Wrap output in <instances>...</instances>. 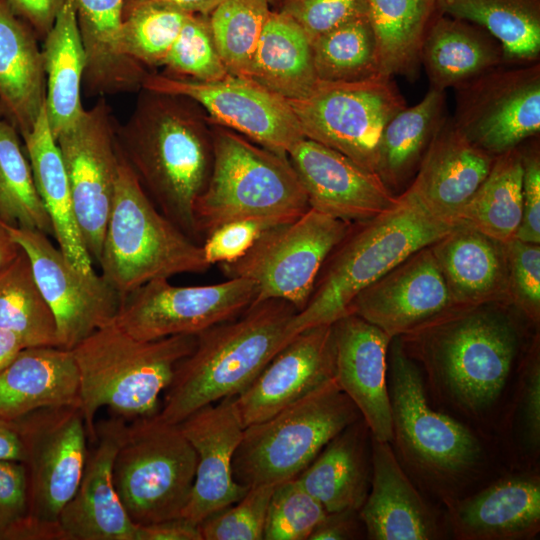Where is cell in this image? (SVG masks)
Segmentation results:
<instances>
[{
    "label": "cell",
    "instance_id": "obj_1",
    "mask_svg": "<svg viewBox=\"0 0 540 540\" xmlns=\"http://www.w3.org/2000/svg\"><path fill=\"white\" fill-rule=\"evenodd\" d=\"M514 307H456L399 336L431 390L463 415L480 419L502 398L522 344Z\"/></svg>",
    "mask_w": 540,
    "mask_h": 540
},
{
    "label": "cell",
    "instance_id": "obj_2",
    "mask_svg": "<svg viewBox=\"0 0 540 540\" xmlns=\"http://www.w3.org/2000/svg\"><path fill=\"white\" fill-rule=\"evenodd\" d=\"M116 139L156 208L201 245L194 208L210 177L213 144L211 123L200 106L142 88L128 120L116 126Z\"/></svg>",
    "mask_w": 540,
    "mask_h": 540
},
{
    "label": "cell",
    "instance_id": "obj_3",
    "mask_svg": "<svg viewBox=\"0 0 540 540\" xmlns=\"http://www.w3.org/2000/svg\"><path fill=\"white\" fill-rule=\"evenodd\" d=\"M297 312L287 301L264 300L197 334L164 391L158 417L179 424L199 408L241 393L297 334Z\"/></svg>",
    "mask_w": 540,
    "mask_h": 540
},
{
    "label": "cell",
    "instance_id": "obj_4",
    "mask_svg": "<svg viewBox=\"0 0 540 540\" xmlns=\"http://www.w3.org/2000/svg\"><path fill=\"white\" fill-rule=\"evenodd\" d=\"M452 227L431 215L408 188L389 210L352 223L325 259L309 300L297 312L295 332L333 324L347 314L363 289Z\"/></svg>",
    "mask_w": 540,
    "mask_h": 540
},
{
    "label": "cell",
    "instance_id": "obj_5",
    "mask_svg": "<svg viewBox=\"0 0 540 540\" xmlns=\"http://www.w3.org/2000/svg\"><path fill=\"white\" fill-rule=\"evenodd\" d=\"M195 343L196 335L139 340L113 322L77 344L72 353L89 438L96 440L95 416L103 407L125 420L158 414L160 395Z\"/></svg>",
    "mask_w": 540,
    "mask_h": 540
},
{
    "label": "cell",
    "instance_id": "obj_6",
    "mask_svg": "<svg viewBox=\"0 0 540 540\" xmlns=\"http://www.w3.org/2000/svg\"><path fill=\"white\" fill-rule=\"evenodd\" d=\"M210 123L212 169L194 208L196 229L202 242L206 235L230 221L270 218L287 223L310 209L305 190L288 157Z\"/></svg>",
    "mask_w": 540,
    "mask_h": 540
},
{
    "label": "cell",
    "instance_id": "obj_7",
    "mask_svg": "<svg viewBox=\"0 0 540 540\" xmlns=\"http://www.w3.org/2000/svg\"><path fill=\"white\" fill-rule=\"evenodd\" d=\"M98 264L122 296L157 278L210 268L202 246L156 208L121 152Z\"/></svg>",
    "mask_w": 540,
    "mask_h": 540
},
{
    "label": "cell",
    "instance_id": "obj_8",
    "mask_svg": "<svg viewBox=\"0 0 540 540\" xmlns=\"http://www.w3.org/2000/svg\"><path fill=\"white\" fill-rule=\"evenodd\" d=\"M359 418V410L333 378L244 428L233 457L234 478L247 488L296 478L333 437Z\"/></svg>",
    "mask_w": 540,
    "mask_h": 540
},
{
    "label": "cell",
    "instance_id": "obj_9",
    "mask_svg": "<svg viewBox=\"0 0 540 540\" xmlns=\"http://www.w3.org/2000/svg\"><path fill=\"white\" fill-rule=\"evenodd\" d=\"M197 456L178 424L158 415L125 425L113 462V482L136 525L181 517L192 491Z\"/></svg>",
    "mask_w": 540,
    "mask_h": 540
},
{
    "label": "cell",
    "instance_id": "obj_10",
    "mask_svg": "<svg viewBox=\"0 0 540 540\" xmlns=\"http://www.w3.org/2000/svg\"><path fill=\"white\" fill-rule=\"evenodd\" d=\"M392 440L403 460L432 480H457L482 459L478 438L459 421L433 410L416 362L393 337L387 353Z\"/></svg>",
    "mask_w": 540,
    "mask_h": 540
},
{
    "label": "cell",
    "instance_id": "obj_11",
    "mask_svg": "<svg viewBox=\"0 0 540 540\" xmlns=\"http://www.w3.org/2000/svg\"><path fill=\"white\" fill-rule=\"evenodd\" d=\"M15 423L23 446L30 519L42 540H63L57 520L78 488L88 456L80 405L41 408Z\"/></svg>",
    "mask_w": 540,
    "mask_h": 540
},
{
    "label": "cell",
    "instance_id": "obj_12",
    "mask_svg": "<svg viewBox=\"0 0 540 540\" xmlns=\"http://www.w3.org/2000/svg\"><path fill=\"white\" fill-rule=\"evenodd\" d=\"M287 101L305 138L375 173L383 129L406 107L392 77L385 75L354 82L319 80L308 96Z\"/></svg>",
    "mask_w": 540,
    "mask_h": 540
},
{
    "label": "cell",
    "instance_id": "obj_13",
    "mask_svg": "<svg viewBox=\"0 0 540 540\" xmlns=\"http://www.w3.org/2000/svg\"><path fill=\"white\" fill-rule=\"evenodd\" d=\"M351 224L310 208L299 218L266 230L241 258L220 264V269L227 278H246L256 284L253 303L279 299L299 312L325 259Z\"/></svg>",
    "mask_w": 540,
    "mask_h": 540
},
{
    "label": "cell",
    "instance_id": "obj_14",
    "mask_svg": "<svg viewBox=\"0 0 540 540\" xmlns=\"http://www.w3.org/2000/svg\"><path fill=\"white\" fill-rule=\"evenodd\" d=\"M257 292L246 278L199 286H176L168 278H157L122 296L114 322L139 340L197 335L240 315Z\"/></svg>",
    "mask_w": 540,
    "mask_h": 540
},
{
    "label": "cell",
    "instance_id": "obj_15",
    "mask_svg": "<svg viewBox=\"0 0 540 540\" xmlns=\"http://www.w3.org/2000/svg\"><path fill=\"white\" fill-rule=\"evenodd\" d=\"M457 129L498 156L540 131V65L496 67L456 88Z\"/></svg>",
    "mask_w": 540,
    "mask_h": 540
},
{
    "label": "cell",
    "instance_id": "obj_16",
    "mask_svg": "<svg viewBox=\"0 0 540 540\" xmlns=\"http://www.w3.org/2000/svg\"><path fill=\"white\" fill-rule=\"evenodd\" d=\"M142 88L186 97L197 103L211 122L284 157L304 138L288 101L249 78L228 75L198 81L148 72Z\"/></svg>",
    "mask_w": 540,
    "mask_h": 540
},
{
    "label": "cell",
    "instance_id": "obj_17",
    "mask_svg": "<svg viewBox=\"0 0 540 540\" xmlns=\"http://www.w3.org/2000/svg\"><path fill=\"white\" fill-rule=\"evenodd\" d=\"M66 168L74 210L86 249L99 261L118 177L116 124L106 100L84 111L56 138Z\"/></svg>",
    "mask_w": 540,
    "mask_h": 540
},
{
    "label": "cell",
    "instance_id": "obj_18",
    "mask_svg": "<svg viewBox=\"0 0 540 540\" xmlns=\"http://www.w3.org/2000/svg\"><path fill=\"white\" fill-rule=\"evenodd\" d=\"M6 227L27 254L36 282L54 314L59 347L72 350L94 331L114 322L122 295L101 273L78 271L40 231Z\"/></svg>",
    "mask_w": 540,
    "mask_h": 540
},
{
    "label": "cell",
    "instance_id": "obj_19",
    "mask_svg": "<svg viewBox=\"0 0 540 540\" xmlns=\"http://www.w3.org/2000/svg\"><path fill=\"white\" fill-rule=\"evenodd\" d=\"M458 306L430 245L419 249L363 289L347 314L399 337Z\"/></svg>",
    "mask_w": 540,
    "mask_h": 540
},
{
    "label": "cell",
    "instance_id": "obj_20",
    "mask_svg": "<svg viewBox=\"0 0 540 540\" xmlns=\"http://www.w3.org/2000/svg\"><path fill=\"white\" fill-rule=\"evenodd\" d=\"M335 377L333 324L298 332L241 393L232 397L243 428L261 422Z\"/></svg>",
    "mask_w": 540,
    "mask_h": 540
},
{
    "label": "cell",
    "instance_id": "obj_21",
    "mask_svg": "<svg viewBox=\"0 0 540 540\" xmlns=\"http://www.w3.org/2000/svg\"><path fill=\"white\" fill-rule=\"evenodd\" d=\"M308 198L310 208L350 223L373 218L397 197L380 176L342 153L308 138L287 155Z\"/></svg>",
    "mask_w": 540,
    "mask_h": 540
},
{
    "label": "cell",
    "instance_id": "obj_22",
    "mask_svg": "<svg viewBox=\"0 0 540 540\" xmlns=\"http://www.w3.org/2000/svg\"><path fill=\"white\" fill-rule=\"evenodd\" d=\"M178 426L197 456L194 484L181 517L199 525L248 489L235 480L232 466L244 428L232 397L199 408Z\"/></svg>",
    "mask_w": 540,
    "mask_h": 540
},
{
    "label": "cell",
    "instance_id": "obj_23",
    "mask_svg": "<svg viewBox=\"0 0 540 540\" xmlns=\"http://www.w3.org/2000/svg\"><path fill=\"white\" fill-rule=\"evenodd\" d=\"M125 425L117 416L96 424V446L88 451L78 488L57 520L63 540H137L138 525L123 507L112 474Z\"/></svg>",
    "mask_w": 540,
    "mask_h": 540
},
{
    "label": "cell",
    "instance_id": "obj_24",
    "mask_svg": "<svg viewBox=\"0 0 540 540\" xmlns=\"http://www.w3.org/2000/svg\"><path fill=\"white\" fill-rule=\"evenodd\" d=\"M335 380L359 410L371 436L392 440L387 353L392 337L355 314L333 323Z\"/></svg>",
    "mask_w": 540,
    "mask_h": 540
},
{
    "label": "cell",
    "instance_id": "obj_25",
    "mask_svg": "<svg viewBox=\"0 0 540 540\" xmlns=\"http://www.w3.org/2000/svg\"><path fill=\"white\" fill-rule=\"evenodd\" d=\"M495 157L444 117L408 189L431 215L454 226L459 211L488 176Z\"/></svg>",
    "mask_w": 540,
    "mask_h": 540
},
{
    "label": "cell",
    "instance_id": "obj_26",
    "mask_svg": "<svg viewBox=\"0 0 540 540\" xmlns=\"http://www.w3.org/2000/svg\"><path fill=\"white\" fill-rule=\"evenodd\" d=\"M372 475L359 510L371 540H430L439 529L430 507L410 481L390 442L371 436Z\"/></svg>",
    "mask_w": 540,
    "mask_h": 540
},
{
    "label": "cell",
    "instance_id": "obj_27",
    "mask_svg": "<svg viewBox=\"0 0 540 540\" xmlns=\"http://www.w3.org/2000/svg\"><path fill=\"white\" fill-rule=\"evenodd\" d=\"M446 502L457 539L522 540L540 531L538 475L508 477L473 496Z\"/></svg>",
    "mask_w": 540,
    "mask_h": 540
},
{
    "label": "cell",
    "instance_id": "obj_28",
    "mask_svg": "<svg viewBox=\"0 0 540 540\" xmlns=\"http://www.w3.org/2000/svg\"><path fill=\"white\" fill-rule=\"evenodd\" d=\"M430 249L458 306L511 305L505 243L456 223Z\"/></svg>",
    "mask_w": 540,
    "mask_h": 540
},
{
    "label": "cell",
    "instance_id": "obj_29",
    "mask_svg": "<svg viewBox=\"0 0 540 540\" xmlns=\"http://www.w3.org/2000/svg\"><path fill=\"white\" fill-rule=\"evenodd\" d=\"M80 405L72 350L26 347L0 371V418L15 421L35 410Z\"/></svg>",
    "mask_w": 540,
    "mask_h": 540
},
{
    "label": "cell",
    "instance_id": "obj_30",
    "mask_svg": "<svg viewBox=\"0 0 540 540\" xmlns=\"http://www.w3.org/2000/svg\"><path fill=\"white\" fill-rule=\"evenodd\" d=\"M86 66L88 96L142 89L148 71L123 55L120 45L125 0H72Z\"/></svg>",
    "mask_w": 540,
    "mask_h": 540
},
{
    "label": "cell",
    "instance_id": "obj_31",
    "mask_svg": "<svg viewBox=\"0 0 540 540\" xmlns=\"http://www.w3.org/2000/svg\"><path fill=\"white\" fill-rule=\"evenodd\" d=\"M371 434L361 417L333 437L296 477L326 512L360 510L370 489Z\"/></svg>",
    "mask_w": 540,
    "mask_h": 540
},
{
    "label": "cell",
    "instance_id": "obj_32",
    "mask_svg": "<svg viewBox=\"0 0 540 540\" xmlns=\"http://www.w3.org/2000/svg\"><path fill=\"white\" fill-rule=\"evenodd\" d=\"M46 78L34 31L0 0V101L21 136L35 125L44 105Z\"/></svg>",
    "mask_w": 540,
    "mask_h": 540
},
{
    "label": "cell",
    "instance_id": "obj_33",
    "mask_svg": "<svg viewBox=\"0 0 540 540\" xmlns=\"http://www.w3.org/2000/svg\"><path fill=\"white\" fill-rule=\"evenodd\" d=\"M24 148L35 184L50 217L59 249L84 274L94 270L79 228L68 175L47 119L45 105L33 128L24 136Z\"/></svg>",
    "mask_w": 540,
    "mask_h": 540
},
{
    "label": "cell",
    "instance_id": "obj_34",
    "mask_svg": "<svg viewBox=\"0 0 540 540\" xmlns=\"http://www.w3.org/2000/svg\"><path fill=\"white\" fill-rule=\"evenodd\" d=\"M505 62L499 42L482 27L438 13L424 38L420 63L431 88H456Z\"/></svg>",
    "mask_w": 540,
    "mask_h": 540
},
{
    "label": "cell",
    "instance_id": "obj_35",
    "mask_svg": "<svg viewBox=\"0 0 540 540\" xmlns=\"http://www.w3.org/2000/svg\"><path fill=\"white\" fill-rule=\"evenodd\" d=\"M41 51L46 78L45 111L56 139L74 127L85 111L81 87L86 59L72 0L61 8L43 39Z\"/></svg>",
    "mask_w": 540,
    "mask_h": 540
},
{
    "label": "cell",
    "instance_id": "obj_36",
    "mask_svg": "<svg viewBox=\"0 0 540 540\" xmlns=\"http://www.w3.org/2000/svg\"><path fill=\"white\" fill-rule=\"evenodd\" d=\"M248 78L286 100L308 96L319 83L308 36L280 11L269 14Z\"/></svg>",
    "mask_w": 540,
    "mask_h": 540
},
{
    "label": "cell",
    "instance_id": "obj_37",
    "mask_svg": "<svg viewBox=\"0 0 540 540\" xmlns=\"http://www.w3.org/2000/svg\"><path fill=\"white\" fill-rule=\"evenodd\" d=\"M381 75L413 76L437 0H366Z\"/></svg>",
    "mask_w": 540,
    "mask_h": 540
},
{
    "label": "cell",
    "instance_id": "obj_38",
    "mask_svg": "<svg viewBox=\"0 0 540 540\" xmlns=\"http://www.w3.org/2000/svg\"><path fill=\"white\" fill-rule=\"evenodd\" d=\"M444 91L430 88L423 99L394 115L383 129L376 173L397 190L417 172L421 160L443 120Z\"/></svg>",
    "mask_w": 540,
    "mask_h": 540
},
{
    "label": "cell",
    "instance_id": "obj_39",
    "mask_svg": "<svg viewBox=\"0 0 540 540\" xmlns=\"http://www.w3.org/2000/svg\"><path fill=\"white\" fill-rule=\"evenodd\" d=\"M439 13L485 29L505 61L530 64L540 55V0H437Z\"/></svg>",
    "mask_w": 540,
    "mask_h": 540
},
{
    "label": "cell",
    "instance_id": "obj_40",
    "mask_svg": "<svg viewBox=\"0 0 540 540\" xmlns=\"http://www.w3.org/2000/svg\"><path fill=\"white\" fill-rule=\"evenodd\" d=\"M522 176L520 146L496 156L488 176L459 211L456 223L503 243L515 238L522 219Z\"/></svg>",
    "mask_w": 540,
    "mask_h": 540
},
{
    "label": "cell",
    "instance_id": "obj_41",
    "mask_svg": "<svg viewBox=\"0 0 540 540\" xmlns=\"http://www.w3.org/2000/svg\"><path fill=\"white\" fill-rule=\"evenodd\" d=\"M0 329L26 347H59L54 314L34 277L24 250L0 273Z\"/></svg>",
    "mask_w": 540,
    "mask_h": 540
},
{
    "label": "cell",
    "instance_id": "obj_42",
    "mask_svg": "<svg viewBox=\"0 0 540 540\" xmlns=\"http://www.w3.org/2000/svg\"><path fill=\"white\" fill-rule=\"evenodd\" d=\"M0 221L53 236V227L38 193L20 133L0 119Z\"/></svg>",
    "mask_w": 540,
    "mask_h": 540
},
{
    "label": "cell",
    "instance_id": "obj_43",
    "mask_svg": "<svg viewBox=\"0 0 540 540\" xmlns=\"http://www.w3.org/2000/svg\"><path fill=\"white\" fill-rule=\"evenodd\" d=\"M310 43L314 69L320 81L354 82L381 75L367 17L349 21Z\"/></svg>",
    "mask_w": 540,
    "mask_h": 540
},
{
    "label": "cell",
    "instance_id": "obj_44",
    "mask_svg": "<svg viewBox=\"0 0 540 540\" xmlns=\"http://www.w3.org/2000/svg\"><path fill=\"white\" fill-rule=\"evenodd\" d=\"M270 12L268 0H221L209 13L214 43L229 75L248 78Z\"/></svg>",
    "mask_w": 540,
    "mask_h": 540
},
{
    "label": "cell",
    "instance_id": "obj_45",
    "mask_svg": "<svg viewBox=\"0 0 540 540\" xmlns=\"http://www.w3.org/2000/svg\"><path fill=\"white\" fill-rule=\"evenodd\" d=\"M188 16L159 4L124 8L120 37L123 55L143 67L162 66Z\"/></svg>",
    "mask_w": 540,
    "mask_h": 540
},
{
    "label": "cell",
    "instance_id": "obj_46",
    "mask_svg": "<svg viewBox=\"0 0 540 540\" xmlns=\"http://www.w3.org/2000/svg\"><path fill=\"white\" fill-rule=\"evenodd\" d=\"M162 66L168 75L198 81L229 75L216 49L208 15L189 14Z\"/></svg>",
    "mask_w": 540,
    "mask_h": 540
},
{
    "label": "cell",
    "instance_id": "obj_47",
    "mask_svg": "<svg viewBox=\"0 0 540 540\" xmlns=\"http://www.w3.org/2000/svg\"><path fill=\"white\" fill-rule=\"evenodd\" d=\"M326 513L296 478L283 481L272 492L263 540H308Z\"/></svg>",
    "mask_w": 540,
    "mask_h": 540
},
{
    "label": "cell",
    "instance_id": "obj_48",
    "mask_svg": "<svg viewBox=\"0 0 540 540\" xmlns=\"http://www.w3.org/2000/svg\"><path fill=\"white\" fill-rule=\"evenodd\" d=\"M275 486L249 487L238 501L207 517L199 524L202 540H263Z\"/></svg>",
    "mask_w": 540,
    "mask_h": 540
},
{
    "label": "cell",
    "instance_id": "obj_49",
    "mask_svg": "<svg viewBox=\"0 0 540 540\" xmlns=\"http://www.w3.org/2000/svg\"><path fill=\"white\" fill-rule=\"evenodd\" d=\"M511 305L534 325L540 321V244L517 238L505 243Z\"/></svg>",
    "mask_w": 540,
    "mask_h": 540
},
{
    "label": "cell",
    "instance_id": "obj_50",
    "mask_svg": "<svg viewBox=\"0 0 540 540\" xmlns=\"http://www.w3.org/2000/svg\"><path fill=\"white\" fill-rule=\"evenodd\" d=\"M0 540H42L31 521L25 467L0 460Z\"/></svg>",
    "mask_w": 540,
    "mask_h": 540
},
{
    "label": "cell",
    "instance_id": "obj_51",
    "mask_svg": "<svg viewBox=\"0 0 540 540\" xmlns=\"http://www.w3.org/2000/svg\"><path fill=\"white\" fill-rule=\"evenodd\" d=\"M280 12L296 22L309 40L349 21L367 17L366 0H281Z\"/></svg>",
    "mask_w": 540,
    "mask_h": 540
},
{
    "label": "cell",
    "instance_id": "obj_52",
    "mask_svg": "<svg viewBox=\"0 0 540 540\" xmlns=\"http://www.w3.org/2000/svg\"><path fill=\"white\" fill-rule=\"evenodd\" d=\"M279 224L283 222L270 218H245L219 226L206 235L201 244L206 262L210 266L220 265L241 258L266 230Z\"/></svg>",
    "mask_w": 540,
    "mask_h": 540
},
{
    "label": "cell",
    "instance_id": "obj_53",
    "mask_svg": "<svg viewBox=\"0 0 540 540\" xmlns=\"http://www.w3.org/2000/svg\"><path fill=\"white\" fill-rule=\"evenodd\" d=\"M518 405L523 437L529 449L540 445V343L537 334L521 363Z\"/></svg>",
    "mask_w": 540,
    "mask_h": 540
},
{
    "label": "cell",
    "instance_id": "obj_54",
    "mask_svg": "<svg viewBox=\"0 0 540 540\" xmlns=\"http://www.w3.org/2000/svg\"><path fill=\"white\" fill-rule=\"evenodd\" d=\"M522 219L515 238L540 244V155L535 145L522 149Z\"/></svg>",
    "mask_w": 540,
    "mask_h": 540
},
{
    "label": "cell",
    "instance_id": "obj_55",
    "mask_svg": "<svg viewBox=\"0 0 540 540\" xmlns=\"http://www.w3.org/2000/svg\"><path fill=\"white\" fill-rule=\"evenodd\" d=\"M14 13L22 18L34 33L43 38L67 0H6Z\"/></svg>",
    "mask_w": 540,
    "mask_h": 540
},
{
    "label": "cell",
    "instance_id": "obj_56",
    "mask_svg": "<svg viewBox=\"0 0 540 540\" xmlns=\"http://www.w3.org/2000/svg\"><path fill=\"white\" fill-rule=\"evenodd\" d=\"M362 528L364 525L358 510L346 509L327 512L308 540L358 539L361 538Z\"/></svg>",
    "mask_w": 540,
    "mask_h": 540
},
{
    "label": "cell",
    "instance_id": "obj_57",
    "mask_svg": "<svg viewBox=\"0 0 540 540\" xmlns=\"http://www.w3.org/2000/svg\"><path fill=\"white\" fill-rule=\"evenodd\" d=\"M137 540H202L199 525L183 517L138 525Z\"/></svg>",
    "mask_w": 540,
    "mask_h": 540
},
{
    "label": "cell",
    "instance_id": "obj_58",
    "mask_svg": "<svg viewBox=\"0 0 540 540\" xmlns=\"http://www.w3.org/2000/svg\"><path fill=\"white\" fill-rule=\"evenodd\" d=\"M23 446L15 421L0 418V460L22 462Z\"/></svg>",
    "mask_w": 540,
    "mask_h": 540
},
{
    "label": "cell",
    "instance_id": "obj_59",
    "mask_svg": "<svg viewBox=\"0 0 540 540\" xmlns=\"http://www.w3.org/2000/svg\"><path fill=\"white\" fill-rule=\"evenodd\" d=\"M221 0H125L124 8L139 4H159L188 14L209 15Z\"/></svg>",
    "mask_w": 540,
    "mask_h": 540
},
{
    "label": "cell",
    "instance_id": "obj_60",
    "mask_svg": "<svg viewBox=\"0 0 540 540\" xmlns=\"http://www.w3.org/2000/svg\"><path fill=\"white\" fill-rule=\"evenodd\" d=\"M21 251L8 228L0 221V273L6 269Z\"/></svg>",
    "mask_w": 540,
    "mask_h": 540
},
{
    "label": "cell",
    "instance_id": "obj_61",
    "mask_svg": "<svg viewBox=\"0 0 540 540\" xmlns=\"http://www.w3.org/2000/svg\"><path fill=\"white\" fill-rule=\"evenodd\" d=\"M23 348H25V346L15 334L0 329V371L6 367Z\"/></svg>",
    "mask_w": 540,
    "mask_h": 540
},
{
    "label": "cell",
    "instance_id": "obj_62",
    "mask_svg": "<svg viewBox=\"0 0 540 540\" xmlns=\"http://www.w3.org/2000/svg\"><path fill=\"white\" fill-rule=\"evenodd\" d=\"M1 118H7V116H6V111H5V109H4V106H3V104H2L1 101H0V119H1Z\"/></svg>",
    "mask_w": 540,
    "mask_h": 540
},
{
    "label": "cell",
    "instance_id": "obj_63",
    "mask_svg": "<svg viewBox=\"0 0 540 540\" xmlns=\"http://www.w3.org/2000/svg\"><path fill=\"white\" fill-rule=\"evenodd\" d=\"M268 1L270 2V1H277V0H268Z\"/></svg>",
    "mask_w": 540,
    "mask_h": 540
}]
</instances>
